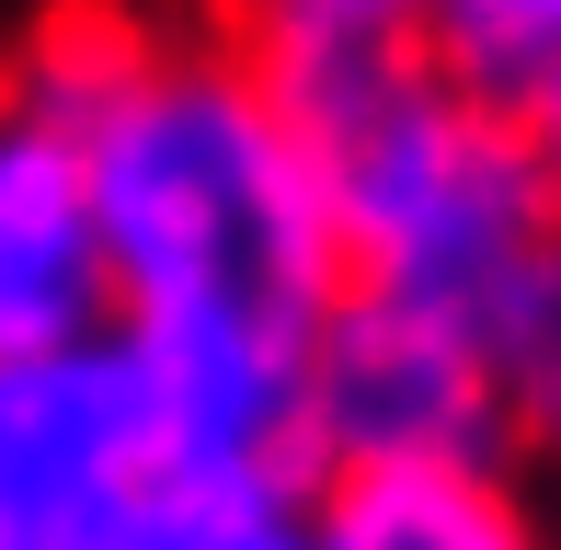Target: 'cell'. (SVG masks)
Instances as JSON below:
<instances>
[{
    "instance_id": "obj_1",
    "label": "cell",
    "mask_w": 561,
    "mask_h": 550,
    "mask_svg": "<svg viewBox=\"0 0 561 550\" xmlns=\"http://www.w3.org/2000/svg\"><path fill=\"white\" fill-rule=\"evenodd\" d=\"M23 81L81 127L149 470L321 482L310 344L344 264L287 69L264 46H172L149 23L69 12L23 46Z\"/></svg>"
},
{
    "instance_id": "obj_2",
    "label": "cell",
    "mask_w": 561,
    "mask_h": 550,
    "mask_svg": "<svg viewBox=\"0 0 561 550\" xmlns=\"http://www.w3.org/2000/svg\"><path fill=\"white\" fill-rule=\"evenodd\" d=\"M275 69L321 161L344 298L424 310L539 390L561 344V172L539 115L458 81L424 35L298 46Z\"/></svg>"
},
{
    "instance_id": "obj_3",
    "label": "cell",
    "mask_w": 561,
    "mask_h": 550,
    "mask_svg": "<svg viewBox=\"0 0 561 550\" xmlns=\"http://www.w3.org/2000/svg\"><path fill=\"white\" fill-rule=\"evenodd\" d=\"M527 413V379L481 356L470 333L390 298H333L310 344V436L321 470L355 459H493L504 424Z\"/></svg>"
},
{
    "instance_id": "obj_4",
    "label": "cell",
    "mask_w": 561,
    "mask_h": 550,
    "mask_svg": "<svg viewBox=\"0 0 561 550\" xmlns=\"http://www.w3.org/2000/svg\"><path fill=\"white\" fill-rule=\"evenodd\" d=\"M138 482L149 413L115 333L0 356V550H104Z\"/></svg>"
},
{
    "instance_id": "obj_5",
    "label": "cell",
    "mask_w": 561,
    "mask_h": 550,
    "mask_svg": "<svg viewBox=\"0 0 561 550\" xmlns=\"http://www.w3.org/2000/svg\"><path fill=\"white\" fill-rule=\"evenodd\" d=\"M92 333H115V275H104L81 127L12 69V92H0V356L92 344Z\"/></svg>"
},
{
    "instance_id": "obj_6",
    "label": "cell",
    "mask_w": 561,
    "mask_h": 550,
    "mask_svg": "<svg viewBox=\"0 0 561 550\" xmlns=\"http://www.w3.org/2000/svg\"><path fill=\"white\" fill-rule=\"evenodd\" d=\"M321 550H539L493 459H355L310 482Z\"/></svg>"
},
{
    "instance_id": "obj_7",
    "label": "cell",
    "mask_w": 561,
    "mask_h": 550,
    "mask_svg": "<svg viewBox=\"0 0 561 550\" xmlns=\"http://www.w3.org/2000/svg\"><path fill=\"white\" fill-rule=\"evenodd\" d=\"M104 550H321L310 482H207V470H149L126 493Z\"/></svg>"
},
{
    "instance_id": "obj_8",
    "label": "cell",
    "mask_w": 561,
    "mask_h": 550,
    "mask_svg": "<svg viewBox=\"0 0 561 550\" xmlns=\"http://www.w3.org/2000/svg\"><path fill=\"white\" fill-rule=\"evenodd\" d=\"M424 46L527 115L561 92V0H424Z\"/></svg>"
},
{
    "instance_id": "obj_9",
    "label": "cell",
    "mask_w": 561,
    "mask_h": 550,
    "mask_svg": "<svg viewBox=\"0 0 561 550\" xmlns=\"http://www.w3.org/2000/svg\"><path fill=\"white\" fill-rule=\"evenodd\" d=\"M252 46L298 58V46H390V35H424V0H241Z\"/></svg>"
},
{
    "instance_id": "obj_10",
    "label": "cell",
    "mask_w": 561,
    "mask_h": 550,
    "mask_svg": "<svg viewBox=\"0 0 561 550\" xmlns=\"http://www.w3.org/2000/svg\"><path fill=\"white\" fill-rule=\"evenodd\" d=\"M527 413H550V424H561V344H550V367H539V390H527Z\"/></svg>"
},
{
    "instance_id": "obj_11",
    "label": "cell",
    "mask_w": 561,
    "mask_h": 550,
    "mask_svg": "<svg viewBox=\"0 0 561 550\" xmlns=\"http://www.w3.org/2000/svg\"><path fill=\"white\" fill-rule=\"evenodd\" d=\"M539 138H550V172H561V92H550V104H539Z\"/></svg>"
}]
</instances>
